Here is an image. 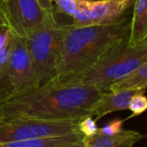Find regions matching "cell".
Returning a JSON list of instances; mask_svg holds the SVG:
<instances>
[{
  "mask_svg": "<svg viewBox=\"0 0 147 147\" xmlns=\"http://www.w3.org/2000/svg\"><path fill=\"white\" fill-rule=\"evenodd\" d=\"M102 93L78 82H49L17 94L0 104V121L33 119L47 121L81 120Z\"/></svg>",
  "mask_w": 147,
  "mask_h": 147,
  "instance_id": "6da1fadb",
  "label": "cell"
},
{
  "mask_svg": "<svg viewBox=\"0 0 147 147\" xmlns=\"http://www.w3.org/2000/svg\"><path fill=\"white\" fill-rule=\"evenodd\" d=\"M131 17L78 27L67 24L55 77L50 82H72L92 67L122 38L129 34Z\"/></svg>",
  "mask_w": 147,
  "mask_h": 147,
  "instance_id": "7a4b0ae2",
  "label": "cell"
},
{
  "mask_svg": "<svg viewBox=\"0 0 147 147\" xmlns=\"http://www.w3.org/2000/svg\"><path fill=\"white\" fill-rule=\"evenodd\" d=\"M129 34L122 38L92 67L72 82L94 87L102 94L112 84L147 63V40L137 46L128 43Z\"/></svg>",
  "mask_w": 147,
  "mask_h": 147,
  "instance_id": "3957f363",
  "label": "cell"
},
{
  "mask_svg": "<svg viewBox=\"0 0 147 147\" xmlns=\"http://www.w3.org/2000/svg\"><path fill=\"white\" fill-rule=\"evenodd\" d=\"M66 28L67 24L60 25L54 17H49L25 38L38 86L49 83L56 75Z\"/></svg>",
  "mask_w": 147,
  "mask_h": 147,
  "instance_id": "277c9868",
  "label": "cell"
},
{
  "mask_svg": "<svg viewBox=\"0 0 147 147\" xmlns=\"http://www.w3.org/2000/svg\"><path fill=\"white\" fill-rule=\"evenodd\" d=\"M35 86L38 84L33 73L26 39L14 34L8 65L0 75V104Z\"/></svg>",
  "mask_w": 147,
  "mask_h": 147,
  "instance_id": "5b68a950",
  "label": "cell"
},
{
  "mask_svg": "<svg viewBox=\"0 0 147 147\" xmlns=\"http://www.w3.org/2000/svg\"><path fill=\"white\" fill-rule=\"evenodd\" d=\"M81 120L47 121L13 119L0 121V142L29 140L78 133V123Z\"/></svg>",
  "mask_w": 147,
  "mask_h": 147,
  "instance_id": "8992f818",
  "label": "cell"
},
{
  "mask_svg": "<svg viewBox=\"0 0 147 147\" xmlns=\"http://www.w3.org/2000/svg\"><path fill=\"white\" fill-rule=\"evenodd\" d=\"M9 29L13 34L26 38L49 17L37 0H0Z\"/></svg>",
  "mask_w": 147,
  "mask_h": 147,
  "instance_id": "52a82bcc",
  "label": "cell"
},
{
  "mask_svg": "<svg viewBox=\"0 0 147 147\" xmlns=\"http://www.w3.org/2000/svg\"><path fill=\"white\" fill-rule=\"evenodd\" d=\"M134 2L135 0H87L90 25L119 21Z\"/></svg>",
  "mask_w": 147,
  "mask_h": 147,
  "instance_id": "ba28073f",
  "label": "cell"
},
{
  "mask_svg": "<svg viewBox=\"0 0 147 147\" xmlns=\"http://www.w3.org/2000/svg\"><path fill=\"white\" fill-rule=\"evenodd\" d=\"M138 92L146 93V90H121L117 92L102 93L97 101L91 106L90 109V116H96L95 121H97L103 116L113 112L128 109L132 96Z\"/></svg>",
  "mask_w": 147,
  "mask_h": 147,
  "instance_id": "9c48e42d",
  "label": "cell"
},
{
  "mask_svg": "<svg viewBox=\"0 0 147 147\" xmlns=\"http://www.w3.org/2000/svg\"><path fill=\"white\" fill-rule=\"evenodd\" d=\"M145 138V135L134 131L123 129L114 135L94 134L84 137L83 141L85 147H133Z\"/></svg>",
  "mask_w": 147,
  "mask_h": 147,
  "instance_id": "30bf717a",
  "label": "cell"
},
{
  "mask_svg": "<svg viewBox=\"0 0 147 147\" xmlns=\"http://www.w3.org/2000/svg\"><path fill=\"white\" fill-rule=\"evenodd\" d=\"M147 40V0H135L128 43L137 46Z\"/></svg>",
  "mask_w": 147,
  "mask_h": 147,
  "instance_id": "8fae6325",
  "label": "cell"
},
{
  "mask_svg": "<svg viewBox=\"0 0 147 147\" xmlns=\"http://www.w3.org/2000/svg\"><path fill=\"white\" fill-rule=\"evenodd\" d=\"M84 138V136L80 132H78L65 135L29 140L0 142V147H59L83 140Z\"/></svg>",
  "mask_w": 147,
  "mask_h": 147,
  "instance_id": "7c38bea8",
  "label": "cell"
},
{
  "mask_svg": "<svg viewBox=\"0 0 147 147\" xmlns=\"http://www.w3.org/2000/svg\"><path fill=\"white\" fill-rule=\"evenodd\" d=\"M147 63L142 65L135 71L115 83L109 88V92H117L121 90H146Z\"/></svg>",
  "mask_w": 147,
  "mask_h": 147,
  "instance_id": "4fadbf2b",
  "label": "cell"
},
{
  "mask_svg": "<svg viewBox=\"0 0 147 147\" xmlns=\"http://www.w3.org/2000/svg\"><path fill=\"white\" fill-rule=\"evenodd\" d=\"M146 109L147 98L145 96V92H138L134 94L132 96L128 106V109L132 111V115L127 119H126V121L143 114Z\"/></svg>",
  "mask_w": 147,
  "mask_h": 147,
  "instance_id": "5bb4252c",
  "label": "cell"
},
{
  "mask_svg": "<svg viewBox=\"0 0 147 147\" xmlns=\"http://www.w3.org/2000/svg\"><path fill=\"white\" fill-rule=\"evenodd\" d=\"M13 42H14V34L9 29L6 36V40L3 45L2 46V47L0 48V75L3 72V71L5 70L8 65L13 48Z\"/></svg>",
  "mask_w": 147,
  "mask_h": 147,
  "instance_id": "9a60e30c",
  "label": "cell"
},
{
  "mask_svg": "<svg viewBox=\"0 0 147 147\" xmlns=\"http://www.w3.org/2000/svg\"><path fill=\"white\" fill-rule=\"evenodd\" d=\"M82 0H51L57 5L59 11L72 17L78 11Z\"/></svg>",
  "mask_w": 147,
  "mask_h": 147,
  "instance_id": "2e32d148",
  "label": "cell"
},
{
  "mask_svg": "<svg viewBox=\"0 0 147 147\" xmlns=\"http://www.w3.org/2000/svg\"><path fill=\"white\" fill-rule=\"evenodd\" d=\"M126 120L115 119L107 123L102 127L97 129L96 134L98 135H114L121 133L123 130V123Z\"/></svg>",
  "mask_w": 147,
  "mask_h": 147,
  "instance_id": "e0dca14e",
  "label": "cell"
},
{
  "mask_svg": "<svg viewBox=\"0 0 147 147\" xmlns=\"http://www.w3.org/2000/svg\"><path fill=\"white\" fill-rule=\"evenodd\" d=\"M97 129L96 121L92 119V116H85L78 123V131L84 137H90L96 134Z\"/></svg>",
  "mask_w": 147,
  "mask_h": 147,
  "instance_id": "ac0fdd59",
  "label": "cell"
},
{
  "mask_svg": "<svg viewBox=\"0 0 147 147\" xmlns=\"http://www.w3.org/2000/svg\"><path fill=\"white\" fill-rule=\"evenodd\" d=\"M40 7L50 16H54L53 15V3L51 0H37Z\"/></svg>",
  "mask_w": 147,
  "mask_h": 147,
  "instance_id": "d6986e66",
  "label": "cell"
},
{
  "mask_svg": "<svg viewBox=\"0 0 147 147\" xmlns=\"http://www.w3.org/2000/svg\"><path fill=\"white\" fill-rule=\"evenodd\" d=\"M0 27L1 28H9V23L7 22L6 16L4 15V12L0 5Z\"/></svg>",
  "mask_w": 147,
  "mask_h": 147,
  "instance_id": "ffe728a7",
  "label": "cell"
},
{
  "mask_svg": "<svg viewBox=\"0 0 147 147\" xmlns=\"http://www.w3.org/2000/svg\"><path fill=\"white\" fill-rule=\"evenodd\" d=\"M8 31H9V28H0V48L2 47V46L3 45V43L6 40Z\"/></svg>",
  "mask_w": 147,
  "mask_h": 147,
  "instance_id": "44dd1931",
  "label": "cell"
},
{
  "mask_svg": "<svg viewBox=\"0 0 147 147\" xmlns=\"http://www.w3.org/2000/svg\"><path fill=\"white\" fill-rule=\"evenodd\" d=\"M59 147H85V146H84V141H83V140H79V141H77V142L71 143V144H68V145H65V146H59Z\"/></svg>",
  "mask_w": 147,
  "mask_h": 147,
  "instance_id": "7402d4cb",
  "label": "cell"
},
{
  "mask_svg": "<svg viewBox=\"0 0 147 147\" xmlns=\"http://www.w3.org/2000/svg\"><path fill=\"white\" fill-rule=\"evenodd\" d=\"M0 28H1V27H0Z\"/></svg>",
  "mask_w": 147,
  "mask_h": 147,
  "instance_id": "603a6c76",
  "label": "cell"
}]
</instances>
